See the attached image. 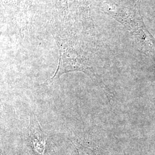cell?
Wrapping results in <instances>:
<instances>
[{"instance_id": "1", "label": "cell", "mask_w": 155, "mask_h": 155, "mask_svg": "<svg viewBox=\"0 0 155 155\" xmlns=\"http://www.w3.org/2000/svg\"><path fill=\"white\" fill-rule=\"evenodd\" d=\"M56 40L59 50V63L54 75L46 83L51 84L64 74L73 71L82 72L90 77L92 71L82 51L62 40Z\"/></svg>"}, {"instance_id": "2", "label": "cell", "mask_w": 155, "mask_h": 155, "mask_svg": "<svg viewBox=\"0 0 155 155\" xmlns=\"http://www.w3.org/2000/svg\"><path fill=\"white\" fill-rule=\"evenodd\" d=\"M28 134L34 150L39 155H43L45 149V136L33 113L29 116Z\"/></svg>"}]
</instances>
